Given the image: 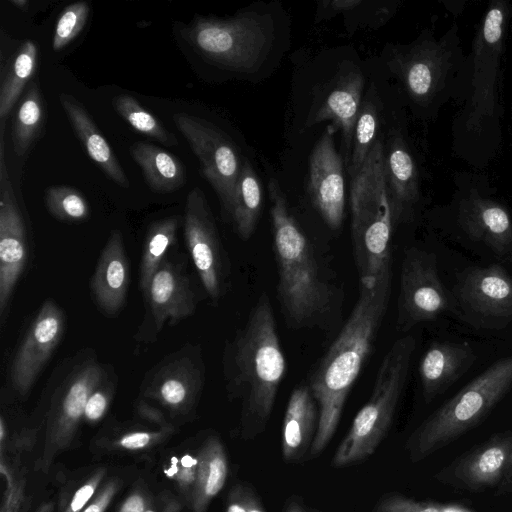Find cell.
<instances>
[{
    "label": "cell",
    "mask_w": 512,
    "mask_h": 512,
    "mask_svg": "<svg viewBox=\"0 0 512 512\" xmlns=\"http://www.w3.org/2000/svg\"><path fill=\"white\" fill-rule=\"evenodd\" d=\"M512 4L491 0L480 18L466 54L458 109L451 125L452 151L481 170L495 160L503 142V59Z\"/></svg>",
    "instance_id": "6da1fadb"
},
{
    "label": "cell",
    "mask_w": 512,
    "mask_h": 512,
    "mask_svg": "<svg viewBox=\"0 0 512 512\" xmlns=\"http://www.w3.org/2000/svg\"><path fill=\"white\" fill-rule=\"evenodd\" d=\"M392 270L373 282H360L359 297L307 385L318 405L319 420L311 455L320 453L333 437L346 399L374 344L388 309Z\"/></svg>",
    "instance_id": "7a4b0ae2"
},
{
    "label": "cell",
    "mask_w": 512,
    "mask_h": 512,
    "mask_svg": "<svg viewBox=\"0 0 512 512\" xmlns=\"http://www.w3.org/2000/svg\"><path fill=\"white\" fill-rule=\"evenodd\" d=\"M222 367L228 395L240 401L245 429L250 435L259 433L286 374V359L266 292L257 299L245 324L226 342Z\"/></svg>",
    "instance_id": "3957f363"
},
{
    "label": "cell",
    "mask_w": 512,
    "mask_h": 512,
    "mask_svg": "<svg viewBox=\"0 0 512 512\" xmlns=\"http://www.w3.org/2000/svg\"><path fill=\"white\" fill-rule=\"evenodd\" d=\"M268 190L279 303L290 327H310L330 311L334 291L321 272L309 239L290 213L276 179H270Z\"/></svg>",
    "instance_id": "277c9868"
},
{
    "label": "cell",
    "mask_w": 512,
    "mask_h": 512,
    "mask_svg": "<svg viewBox=\"0 0 512 512\" xmlns=\"http://www.w3.org/2000/svg\"><path fill=\"white\" fill-rule=\"evenodd\" d=\"M465 62L459 27L453 24L440 36L425 29L411 43L394 46L387 65L417 115L433 118L455 101Z\"/></svg>",
    "instance_id": "5b68a950"
},
{
    "label": "cell",
    "mask_w": 512,
    "mask_h": 512,
    "mask_svg": "<svg viewBox=\"0 0 512 512\" xmlns=\"http://www.w3.org/2000/svg\"><path fill=\"white\" fill-rule=\"evenodd\" d=\"M385 144L378 137L351 178V238L360 282H373L391 268L394 227L384 169Z\"/></svg>",
    "instance_id": "8992f818"
},
{
    "label": "cell",
    "mask_w": 512,
    "mask_h": 512,
    "mask_svg": "<svg viewBox=\"0 0 512 512\" xmlns=\"http://www.w3.org/2000/svg\"><path fill=\"white\" fill-rule=\"evenodd\" d=\"M512 388V355L486 368L434 411L408 441L419 461L455 441L482 421Z\"/></svg>",
    "instance_id": "52a82bcc"
},
{
    "label": "cell",
    "mask_w": 512,
    "mask_h": 512,
    "mask_svg": "<svg viewBox=\"0 0 512 512\" xmlns=\"http://www.w3.org/2000/svg\"><path fill=\"white\" fill-rule=\"evenodd\" d=\"M415 347L412 335H405L390 346L378 368L369 399L356 414L334 454V467L367 459L386 436L407 381Z\"/></svg>",
    "instance_id": "ba28073f"
},
{
    "label": "cell",
    "mask_w": 512,
    "mask_h": 512,
    "mask_svg": "<svg viewBox=\"0 0 512 512\" xmlns=\"http://www.w3.org/2000/svg\"><path fill=\"white\" fill-rule=\"evenodd\" d=\"M183 37L206 61L250 74L267 60L274 45L275 25L270 15L252 10L230 18L196 16Z\"/></svg>",
    "instance_id": "9c48e42d"
},
{
    "label": "cell",
    "mask_w": 512,
    "mask_h": 512,
    "mask_svg": "<svg viewBox=\"0 0 512 512\" xmlns=\"http://www.w3.org/2000/svg\"><path fill=\"white\" fill-rule=\"evenodd\" d=\"M446 225L467 240L512 261V213L495 196L486 175L458 172L450 201L441 208Z\"/></svg>",
    "instance_id": "30bf717a"
},
{
    "label": "cell",
    "mask_w": 512,
    "mask_h": 512,
    "mask_svg": "<svg viewBox=\"0 0 512 512\" xmlns=\"http://www.w3.org/2000/svg\"><path fill=\"white\" fill-rule=\"evenodd\" d=\"M174 123L201 164L203 177L215 191L223 218L232 211L242 164L235 145L218 127L205 119L177 113Z\"/></svg>",
    "instance_id": "8fae6325"
},
{
    "label": "cell",
    "mask_w": 512,
    "mask_h": 512,
    "mask_svg": "<svg viewBox=\"0 0 512 512\" xmlns=\"http://www.w3.org/2000/svg\"><path fill=\"white\" fill-rule=\"evenodd\" d=\"M450 293L452 311L473 327L498 330L512 322V277L499 264L468 269Z\"/></svg>",
    "instance_id": "7c38bea8"
},
{
    "label": "cell",
    "mask_w": 512,
    "mask_h": 512,
    "mask_svg": "<svg viewBox=\"0 0 512 512\" xmlns=\"http://www.w3.org/2000/svg\"><path fill=\"white\" fill-rule=\"evenodd\" d=\"M449 310L452 297L440 278L435 254L417 247L407 249L400 272L398 330L407 332Z\"/></svg>",
    "instance_id": "4fadbf2b"
},
{
    "label": "cell",
    "mask_w": 512,
    "mask_h": 512,
    "mask_svg": "<svg viewBox=\"0 0 512 512\" xmlns=\"http://www.w3.org/2000/svg\"><path fill=\"white\" fill-rule=\"evenodd\" d=\"M184 238L206 294L219 302L230 285V264L211 209L198 187L186 198Z\"/></svg>",
    "instance_id": "5bb4252c"
},
{
    "label": "cell",
    "mask_w": 512,
    "mask_h": 512,
    "mask_svg": "<svg viewBox=\"0 0 512 512\" xmlns=\"http://www.w3.org/2000/svg\"><path fill=\"white\" fill-rule=\"evenodd\" d=\"M0 142V318L4 323L13 291L27 262V229L9 178L4 156V121Z\"/></svg>",
    "instance_id": "9a60e30c"
},
{
    "label": "cell",
    "mask_w": 512,
    "mask_h": 512,
    "mask_svg": "<svg viewBox=\"0 0 512 512\" xmlns=\"http://www.w3.org/2000/svg\"><path fill=\"white\" fill-rule=\"evenodd\" d=\"M66 329V316L52 299H46L30 323L13 357L10 382L26 394L59 345Z\"/></svg>",
    "instance_id": "2e32d148"
},
{
    "label": "cell",
    "mask_w": 512,
    "mask_h": 512,
    "mask_svg": "<svg viewBox=\"0 0 512 512\" xmlns=\"http://www.w3.org/2000/svg\"><path fill=\"white\" fill-rule=\"evenodd\" d=\"M205 383V364L201 347L186 345L164 357L144 377L145 396L173 409L192 404Z\"/></svg>",
    "instance_id": "e0dca14e"
},
{
    "label": "cell",
    "mask_w": 512,
    "mask_h": 512,
    "mask_svg": "<svg viewBox=\"0 0 512 512\" xmlns=\"http://www.w3.org/2000/svg\"><path fill=\"white\" fill-rule=\"evenodd\" d=\"M335 130L328 125L309 158L308 193L323 221L333 230L342 226L346 191L344 160L336 150Z\"/></svg>",
    "instance_id": "ac0fdd59"
},
{
    "label": "cell",
    "mask_w": 512,
    "mask_h": 512,
    "mask_svg": "<svg viewBox=\"0 0 512 512\" xmlns=\"http://www.w3.org/2000/svg\"><path fill=\"white\" fill-rule=\"evenodd\" d=\"M144 296L156 333L166 323L173 325L193 315L198 301L183 264L168 257L153 275Z\"/></svg>",
    "instance_id": "d6986e66"
},
{
    "label": "cell",
    "mask_w": 512,
    "mask_h": 512,
    "mask_svg": "<svg viewBox=\"0 0 512 512\" xmlns=\"http://www.w3.org/2000/svg\"><path fill=\"white\" fill-rule=\"evenodd\" d=\"M384 169L394 226L411 221L421 201L419 169L406 139L393 131L384 150Z\"/></svg>",
    "instance_id": "ffe728a7"
},
{
    "label": "cell",
    "mask_w": 512,
    "mask_h": 512,
    "mask_svg": "<svg viewBox=\"0 0 512 512\" xmlns=\"http://www.w3.org/2000/svg\"><path fill=\"white\" fill-rule=\"evenodd\" d=\"M512 451V431L491 437L441 472V481L470 491L497 487Z\"/></svg>",
    "instance_id": "44dd1931"
},
{
    "label": "cell",
    "mask_w": 512,
    "mask_h": 512,
    "mask_svg": "<svg viewBox=\"0 0 512 512\" xmlns=\"http://www.w3.org/2000/svg\"><path fill=\"white\" fill-rule=\"evenodd\" d=\"M365 80L358 69L341 72L335 78L332 89L326 95L316 113L308 120V126L331 121L335 132L341 130L342 157L347 168L350 160L356 120L362 104Z\"/></svg>",
    "instance_id": "7402d4cb"
},
{
    "label": "cell",
    "mask_w": 512,
    "mask_h": 512,
    "mask_svg": "<svg viewBox=\"0 0 512 512\" xmlns=\"http://www.w3.org/2000/svg\"><path fill=\"white\" fill-rule=\"evenodd\" d=\"M476 353L470 342L435 341L419 363V377L426 402L444 393L474 364Z\"/></svg>",
    "instance_id": "603a6c76"
},
{
    "label": "cell",
    "mask_w": 512,
    "mask_h": 512,
    "mask_svg": "<svg viewBox=\"0 0 512 512\" xmlns=\"http://www.w3.org/2000/svg\"><path fill=\"white\" fill-rule=\"evenodd\" d=\"M90 288L95 303L106 315H115L124 306L129 288V262L119 230L111 231L98 259Z\"/></svg>",
    "instance_id": "cb8c5ba5"
},
{
    "label": "cell",
    "mask_w": 512,
    "mask_h": 512,
    "mask_svg": "<svg viewBox=\"0 0 512 512\" xmlns=\"http://www.w3.org/2000/svg\"><path fill=\"white\" fill-rule=\"evenodd\" d=\"M59 101L89 157L109 179L120 187L128 188V177L85 107L67 93H61Z\"/></svg>",
    "instance_id": "d4e9b609"
},
{
    "label": "cell",
    "mask_w": 512,
    "mask_h": 512,
    "mask_svg": "<svg viewBox=\"0 0 512 512\" xmlns=\"http://www.w3.org/2000/svg\"><path fill=\"white\" fill-rule=\"evenodd\" d=\"M318 420V405L308 385L295 387L287 403L282 427V454L286 461L299 460L307 448H311Z\"/></svg>",
    "instance_id": "484cf974"
},
{
    "label": "cell",
    "mask_w": 512,
    "mask_h": 512,
    "mask_svg": "<svg viewBox=\"0 0 512 512\" xmlns=\"http://www.w3.org/2000/svg\"><path fill=\"white\" fill-rule=\"evenodd\" d=\"M130 154L154 192L172 193L185 185L186 168L172 153L154 144L138 141L130 147Z\"/></svg>",
    "instance_id": "4316f807"
},
{
    "label": "cell",
    "mask_w": 512,
    "mask_h": 512,
    "mask_svg": "<svg viewBox=\"0 0 512 512\" xmlns=\"http://www.w3.org/2000/svg\"><path fill=\"white\" fill-rule=\"evenodd\" d=\"M263 204L261 182L248 160L242 164L232 211L228 218L242 240H248L258 224Z\"/></svg>",
    "instance_id": "83f0119b"
},
{
    "label": "cell",
    "mask_w": 512,
    "mask_h": 512,
    "mask_svg": "<svg viewBox=\"0 0 512 512\" xmlns=\"http://www.w3.org/2000/svg\"><path fill=\"white\" fill-rule=\"evenodd\" d=\"M38 48L31 40L24 41L2 69L0 82V119L11 112L35 73Z\"/></svg>",
    "instance_id": "f1b7e54d"
},
{
    "label": "cell",
    "mask_w": 512,
    "mask_h": 512,
    "mask_svg": "<svg viewBox=\"0 0 512 512\" xmlns=\"http://www.w3.org/2000/svg\"><path fill=\"white\" fill-rule=\"evenodd\" d=\"M178 226V216L159 219L149 226L140 262L139 280L143 294L148 290L153 275L167 258L170 247L175 244Z\"/></svg>",
    "instance_id": "f546056e"
},
{
    "label": "cell",
    "mask_w": 512,
    "mask_h": 512,
    "mask_svg": "<svg viewBox=\"0 0 512 512\" xmlns=\"http://www.w3.org/2000/svg\"><path fill=\"white\" fill-rule=\"evenodd\" d=\"M44 102L36 81L28 84L12 125V143L18 156H23L39 137L44 125Z\"/></svg>",
    "instance_id": "4dcf8cb0"
},
{
    "label": "cell",
    "mask_w": 512,
    "mask_h": 512,
    "mask_svg": "<svg viewBox=\"0 0 512 512\" xmlns=\"http://www.w3.org/2000/svg\"><path fill=\"white\" fill-rule=\"evenodd\" d=\"M378 126L379 110L376 93L371 87L365 100L362 101L354 128L351 155L347 166L351 178L359 172L374 145Z\"/></svg>",
    "instance_id": "1f68e13d"
},
{
    "label": "cell",
    "mask_w": 512,
    "mask_h": 512,
    "mask_svg": "<svg viewBox=\"0 0 512 512\" xmlns=\"http://www.w3.org/2000/svg\"><path fill=\"white\" fill-rule=\"evenodd\" d=\"M116 112L136 131L165 146L178 144L174 133L167 130L150 112L131 95L121 94L113 101Z\"/></svg>",
    "instance_id": "d6a6232c"
},
{
    "label": "cell",
    "mask_w": 512,
    "mask_h": 512,
    "mask_svg": "<svg viewBox=\"0 0 512 512\" xmlns=\"http://www.w3.org/2000/svg\"><path fill=\"white\" fill-rule=\"evenodd\" d=\"M44 201L49 213L60 221L76 223L89 218V203L75 188L65 185L50 186L45 191Z\"/></svg>",
    "instance_id": "836d02e7"
},
{
    "label": "cell",
    "mask_w": 512,
    "mask_h": 512,
    "mask_svg": "<svg viewBox=\"0 0 512 512\" xmlns=\"http://www.w3.org/2000/svg\"><path fill=\"white\" fill-rule=\"evenodd\" d=\"M90 13L86 1H78L64 8L55 26L52 48L61 51L69 45L83 30Z\"/></svg>",
    "instance_id": "e575fe53"
},
{
    "label": "cell",
    "mask_w": 512,
    "mask_h": 512,
    "mask_svg": "<svg viewBox=\"0 0 512 512\" xmlns=\"http://www.w3.org/2000/svg\"><path fill=\"white\" fill-rule=\"evenodd\" d=\"M227 476V463L220 446L212 447L206 461L203 492L206 497L215 496L223 487Z\"/></svg>",
    "instance_id": "d590c367"
},
{
    "label": "cell",
    "mask_w": 512,
    "mask_h": 512,
    "mask_svg": "<svg viewBox=\"0 0 512 512\" xmlns=\"http://www.w3.org/2000/svg\"><path fill=\"white\" fill-rule=\"evenodd\" d=\"M449 507L435 502L415 501L402 495L385 497L375 512H448Z\"/></svg>",
    "instance_id": "8d00e7d4"
},
{
    "label": "cell",
    "mask_w": 512,
    "mask_h": 512,
    "mask_svg": "<svg viewBox=\"0 0 512 512\" xmlns=\"http://www.w3.org/2000/svg\"><path fill=\"white\" fill-rule=\"evenodd\" d=\"M115 379L107 377L91 392L86 407L84 416L91 421L100 419L105 413L113 388Z\"/></svg>",
    "instance_id": "74e56055"
},
{
    "label": "cell",
    "mask_w": 512,
    "mask_h": 512,
    "mask_svg": "<svg viewBox=\"0 0 512 512\" xmlns=\"http://www.w3.org/2000/svg\"><path fill=\"white\" fill-rule=\"evenodd\" d=\"M362 4L361 0H331L320 2L319 12L317 14L320 18L326 16H334L339 13H344L357 8Z\"/></svg>",
    "instance_id": "f35d334b"
},
{
    "label": "cell",
    "mask_w": 512,
    "mask_h": 512,
    "mask_svg": "<svg viewBox=\"0 0 512 512\" xmlns=\"http://www.w3.org/2000/svg\"><path fill=\"white\" fill-rule=\"evenodd\" d=\"M150 435L146 432H135L122 438L121 445L128 449L142 448L148 444Z\"/></svg>",
    "instance_id": "ab89813d"
},
{
    "label": "cell",
    "mask_w": 512,
    "mask_h": 512,
    "mask_svg": "<svg viewBox=\"0 0 512 512\" xmlns=\"http://www.w3.org/2000/svg\"><path fill=\"white\" fill-rule=\"evenodd\" d=\"M93 492H94V488L91 485H85L82 488H80L76 492V494L71 502V510L73 512L80 510L84 506V504L90 499Z\"/></svg>",
    "instance_id": "60d3db41"
},
{
    "label": "cell",
    "mask_w": 512,
    "mask_h": 512,
    "mask_svg": "<svg viewBox=\"0 0 512 512\" xmlns=\"http://www.w3.org/2000/svg\"><path fill=\"white\" fill-rule=\"evenodd\" d=\"M498 494L512 493V451L508 458L506 468L500 483L497 486Z\"/></svg>",
    "instance_id": "b9f144b4"
},
{
    "label": "cell",
    "mask_w": 512,
    "mask_h": 512,
    "mask_svg": "<svg viewBox=\"0 0 512 512\" xmlns=\"http://www.w3.org/2000/svg\"><path fill=\"white\" fill-rule=\"evenodd\" d=\"M248 495L238 493L236 498L229 504L227 512H247Z\"/></svg>",
    "instance_id": "7bdbcfd3"
},
{
    "label": "cell",
    "mask_w": 512,
    "mask_h": 512,
    "mask_svg": "<svg viewBox=\"0 0 512 512\" xmlns=\"http://www.w3.org/2000/svg\"><path fill=\"white\" fill-rule=\"evenodd\" d=\"M144 504L141 497L134 495L123 505L121 512H143Z\"/></svg>",
    "instance_id": "ee69618b"
},
{
    "label": "cell",
    "mask_w": 512,
    "mask_h": 512,
    "mask_svg": "<svg viewBox=\"0 0 512 512\" xmlns=\"http://www.w3.org/2000/svg\"><path fill=\"white\" fill-rule=\"evenodd\" d=\"M445 9L448 10L452 15L457 17L464 10L466 1L465 0H441Z\"/></svg>",
    "instance_id": "f6af8a7d"
},
{
    "label": "cell",
    "mask_w": 512,
    "mask_h": 512,
    "mask_svg": "<svg viewBox=\"0 0 512 512\" xmlns=\"http://www.w3.org/2000/svg\"><path fill=\"white\" fill-rule=\"evenodd\" d=\"M247 512H265L260 501L251 493L248 495Z\"/></svg>",
    "instance_id": "bcb514c9"
},
{
    "label": "cell",
    "mask_w": 512,
    "mask_h": 512,
    "mask_svg": "<svg viewBox=\"0 0 512 512\" xmlns=\"http://www.w3.org/2000/svg\"><path fill=\"white\" fill-rule=\"evenodd\" d=\"M10 3L21 10H27L29 4L27 0H10Z\"/></svg>",
    "instance_id": "7dc6e473"
},
{
    "label": "cell",
    "mask_w": 512,
    "mask_h": 512,
    "mask_svg": "<svg viewBox=\"0 0 512 512\" xmlns=\"http://www.w3.org/2000/svg\"><path fill=\"white\" fill-rule=\"evenodd\" d=\"M285 512H307V511H305L299 504L292 502L286 507Z\"/></svg>",
    "instance_id": "c3c4849f"
},
{
    "label": "cell",
    "mask_w": 512,
    "mask_h": 512,
    "mask_svg": "<svg viewBox=\"0 0 512 512\" xmlns=\"http://www.w3.org/2000/svg\"><path fill=\"white\" fill-rule=\"evenodd\" d=\"M196 463V460L192 459L190 456L186 455L182 458V464L185 467H192Z\"/></svg>",
    "instance_id": "681fc988"
},
{
    "label": "cell",
    "mask_w": 512,
    "mask_h": 512,
    "mask_svg": "<svg viewBox=\"0 0 512 512\" xmlns=\"http://www.w3.org/2000/svg\"><path fill=\"white\" fill-rule=\"evenodd\" d=\"M84 512H101V509L98 505L92 504Z\"/></svg>",
    "instance_id": "f907efd6"
},
{
    "label": "cell",
    "mask_w": 512,
    "mask_h": 512,
    "mask_svg": "<svg viewBox=\"0 0 512 512\" xmlns=\"http://www.w3.org/2000/svg\"><path fill=\"white\" fill-rule=\"evenodd\" d=\"M510 119H511V125H512V94H511V100H510Z\"/></svg>",
    "instance_id": "816d5d0a"
},
{
    "label": "cell",
    "mask_w": 512,
    "mask_h": 512,
    "mask_svg": "<svg viewBox=\"0 0 512 512\" xmlns=\"http://www.w3.org/2000/svg\"><path fill=\"white\" fill-rule=\"evenodd\" d=\"M149 512H151V511H149Z\"/></svg>",
    "instance_id": "f5cc1de1"
}]
</instances>
